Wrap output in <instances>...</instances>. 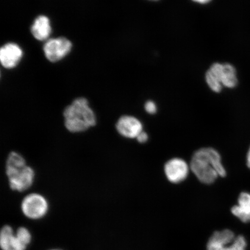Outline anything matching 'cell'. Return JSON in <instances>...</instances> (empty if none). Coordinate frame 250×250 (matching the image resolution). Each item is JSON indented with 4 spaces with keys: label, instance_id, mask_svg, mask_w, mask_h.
<instances>
[{
    "label": "cell",
    "instance_id": "1",
    "mask_svg": "<svg viewBox=\"0 0 250 250\" xmlns=\"http://www.w3.org/2000/svg\"><path fill=\"white\" fill-rule=\"evenodd\" d=\"M190 169L202 183L210 184L218 176H226V170L221 163V156L211 148L200 149L193 155Z\"/></svg>",
    "mask_w": 250,
    "mask_h": 250
},
{
    "label": "cell",
    "instance_id": "2",
    "mask_svg": "<svg viewBox=\"0 0 250 250\" xmlns=\"http://www.w3.org/2000/svg\"><path fill=\"white\" fill-rule=\"evenodd\" d=\"M65 126L71 133L85 132L95 126L97 118L87 100L77 98L65 108L63 112Z\"/></svg>",
    "mask_w": 250,
    "mask_h": 250
},
{
    "label": "cell",
    "instance_id": "3",
    "mask_svg": "<svg viewBox=\"0 0 250 250\" xmlns=\"http://www.w3.org/2000/svg\"><path fill=\"white\" fill-rule=\"evenodd\" d=\"M246 241L243 236L235 237L230 230L215 232L209 239L207 250H245Z\"/></svg>",
    "mask_w": 250,
    "mask_h": 250
},
{
    "label": "cell",
    "instance_id": "4",
    "mask_svg": "<svg viewBox=\"0 0 250 250\" xmlns=\"http://www.w3.org/2000/svg\"><path fill=\"white\" fill-rule=\"evenodd\" d=\"M5 170L9 186L12 190L23 192L33 186L35 173L31 167L26 165Z\"/></svg>",
    "mask_w": 250,
    "mask_h": 250
},
{
    "label": "cell",
    "instance_id": "5",
    "mask_svg": "<svg viewBox=\"0 0 250 250\" xmlns=\"http://www.w3.org/2000/svg\"><path fill=\"white\" fill-rule=\"evenodd\" d=\"M21 208L27 217L39 219L46 214L48 209V204L43 196L38 193H31L23 199Z\"/></svg>",
    "mask_w": 250,
    "mask_h": 250
},
{
    "label": "cell",
    "instance_id": "6",
    "mask_svg": "<svg viewBox=\"0 0 250 250\" xmlns=\"http://www.w3.org/2000/svg\"><path fill=\"white\" fill-rule=\"evenodd\" d=\"M71 48L72 43L70 40L64 37H59L47 40L43 49L48 61L56 62L69 54Z\"/></svg>",
    "mask_w": 250,
    "mask_h": 250
},
{
    "label": "cell",
    "instance_id": "7",
    "mask_svg": "<svg viewBox=\"0 0 250 250\" xmlns=\"http://www.w3.org/2000/svg\"><path fill=\"white\" fill-rule=\"evenodd\" d=\"M165 172L171 183H179L186 179L188 174L189 167L183 159L174 158L166 164Z\"/></svg>",
    "mask_w": 250,
    "mask_h": 250
},
{
    "label": "cell",
    "instance_id": "8",
    "mask_svg": "<svg viewBox=\"0 0 250 250\" xmlns=\"http://www.w3.org/2000/svg\"><path fill=\"white\" fill-rule=\"evenodd\" d=\"M22 57V49L17 43H6L0 49L1 63L3 67L8 69L17 66Z\"/></svg>",
    "mask_w": 250,
    "mask_h": 250
},
{
    "label": "cell",
    "instance_id": "9",
    "mask_svg": "<svg viewBox=\"0 0 250 250\" xmlns=\"http://www.w3.org/2000/svg\"><path fill=\"white\" fill-rule=\"evenodd\" d=\"M116 128L118 132L126 138H137L143 132V125L137 118L125 115L119 119Z\"/></svg>",
    "mask_w": 250,
    "mask_h": 250
},
{
    "label": "cell",
    "instance_id": "10",
    "mask_svg": "<svg viewBox=\"0 0 250 250\" xmlns=\"http://www.w3.org/2000/svg\"><path fill=\"white\" fill-rule=\"evenodd\" d=\"M0 246L2 250H25L27 245L14 233L11 227L5 226L0 233Z\"/></svg>",
    "mask_w": 250,
    "mask_h": 250
},
{
    "label": "cell",
    "instance_id": "11",
    "mask_svg": "<svg viewBox=\"0 0 250 250\" xmlns=\"http://www.w3.org/2000/svg\"><path fill=\"white\" fill-rule=\"evenodd\" d=\"M223 64L215 62L206 73V81L210 88L216 93L223 88Z\"/></svg>",
    "mask_w": 250,
    "mask_h": 250
},
{
    "label": "cell",
    "instance_id": "12",
    "mask_svg": "<svg viewBox=\"0 0 250 250\" xmlns=\"http://www.w3.org/2000/svg\"><path fill=\"white\" fill-rule=\"evenodd\" d=\"M237 202L238 205L231 208L232 213L243 223H250V193H240Z\"/></svg>",
    "mask_w": 250,
    "mask_h": 250
},
{
    "label": "cell",
    "instance_id": "13",
    "mask_svg": "<svg viewBox=\"0 0 250 250\" xmlns=\"http://www.w3.org/2000/svg\"><path fill=\"white\" fill-rule=\"evenodd\" d=\"M51 31V22L49 18L44 15L37 17L31 27V32L33 37L39 41L48 40Z\"/></svg>",
    "mask_w": 250,
    "mask_h": 250
},
{
    "label": "cell",
    "instance_id": "14",
    "mask_svg": "<svg viewBox=\"0 0 250 250\" xmlns=\"http://www.w3.org/2000/svg\"><path fill=\"white\" fill-rule=\"evenodd\" d=\"M238 83L236 68L229 63H223V86L234 88Z\"/></svg>",
    "mask_w": 250,
    "mask_h": 250
},
{
    "label": "cell",
    "instance_id": "15",
    "mask_svg": "<svg viewBox=\"0 0 250 250\" xmlns=\"http://www.w3.org/2000/svg\"><path fill=\"white\" fill-rule=\"evenodd\" d=\"M145 109L146 112L150 114H154L157 111L155 103L152 101H148L146 103Z\"/></svg>",
    "mask_w": 250,
    "mask_h": 250
},
{
    "label": "cell",
    "instance_id": "16",
    "mask_svg": "<svg viewBox=\"0 0 250 250\" xmlns=\"http://www.w3.org/2000/svg\"><path fill=\"white\" fill-rule=\"evenodd\" d=\"M137 140L140 143H145L148 139V136L146 132H144L143 131L137 137Z\"/></svg>",
    "mask_w": 250,
    "mask_h": 250
},
{
    "label": "cell",
    "instance_id": "17",
    "mask_svg": "<svg viewBox=\"0 0 250 250\" xmlns=\"http://www.w3.org/2000/svg\"><path fill=\"white\" fill-rule=\"evenodd\" d=\"M246 164L247 166H248V167L250 169V146L248 152V154H247Z\"/></svg>",
    "mask_w": 250,
    "mask_h": 250
},
{
    "label": "cell",
    "instance_id": "18",
    "mask_svg": "<svg viewBox=\"0 0 250 250\" xmlns=\"http://www.w3.org/2000/svg\"><path fill=\"white\" fill-rule=\"evenodd\" d=\"M192 1L199 3V4H208L209 2H210L211 0H192Z\"/></svg>",
    "mask_w": 250,
    "mask_h": 250
},
{
    "label": "cell",
    "instance_id": "19",
    "mask_svg": "<svg viewBox=\"0 0 250 250\" xmlns=\"http://www.w3.org/2000/svg\"><path fill=\"white\" fill-rule=\"evenodd\" d=\"M151 1H158V0H151Z\"/></svg>",
    "mask_w": 250,
    "mask_h": 250
}]
</instances>
